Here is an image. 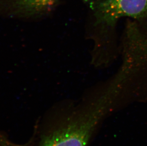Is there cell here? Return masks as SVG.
Segmentation results:
<instances>
[{
	"mask_svg": "<svg viewBox=\"0 0 147 146\" xmlns=\"http://www.w3.org/2000/svg\"><path fill=\"white\" fill-rule=\"evenodd\" d=\"M94 21L92 39L94 42L92 62L107 66L117 55L115 28L118 20L129 17L144 25L147 21V0H95L90 3Z\"/></svg>",
	"mask_w": 147,
	"mask_h": 146,
	"instance_id": "6da1fadb",
	"label": "cell"
},
{
	"mask_svg": "<svg viewBox=\"0 0 147 146\" xmlns=\"http://www.w3.org/2000/svg\"><path fill=\"white\" fill-rule=\"evenodd\" d=\"M59 0H0V14L30 16L45 14Z\"/></svg>",
	"mask_w": 147,
	"mask_h": 146,
	"instance_id": "3957f363",
	"label": "cell"
},
{
	"mask_svg": "<svg viewBox=\"0 0 147 146\" xmlns=\"http://www.w3.org/2000/svg\"><path fill=\"white\" fill-rule=\"evenodd\" d=\"M50 122L24 146H88L98 128L80 104L55 115Z\"/></svg>",
	"mask_w": 147,
	"mask_h": 146,
	"instance_id": "7a4b0ae2",
	"label": "cell"
},
{
	"mask_svg": "<svg viewBox=\"0 0 147 146\" xmlns=\"http://www.w3.org/2000/svg\"><path fill=\"white\" fill-rule=\"evenodd\" d=\"M0 146H22L16 145L11 142L3 134L0 133Z\"/></svg>",
	"mask_w": 147,
	"mask_h": 146,
	"instance_id": "277c9868",
	"label": "cell"
}]
</instances>
